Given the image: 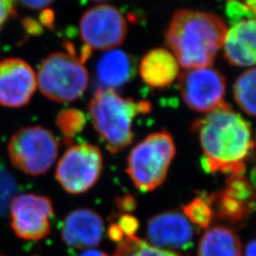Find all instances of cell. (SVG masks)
<instances>
[{
  "instance_id": "4",
  "label": "cell",
  "mask_w": 256,
  "mask_h": 256,
  "mask_svg": "<svg viewBox=\"0 0 256 256\" xmlns=\"http://www.w3.org/2000/svg\"><path fill=\"white\" fill-rule=\"evenodd\" d=\"M174 156L176 146L170 133L150 134L128 156V176L140 191H153L164 182Z\"/></svg>"
},
{
  "instance_id": "5",
  "label": "cell",
  "mask_w": 256,
  "mask_h": 256,
  "mask_svg": "<svg viewBox=\"0 0 256 256\" xmlns=\"http://www.w3.org/2000/svg\"><path fill=\"white\" fill-rule=\"evenodd\" d=\"M37 86L52 101L70 102L79 99L88 88V74L81 59L72 52H54L38 68Z\"/></svg>"
},
{
  "instance_id": "6",
  "label": "cell",
  "mask_w": 256,
  "mask_h": 256,
  "mask_svg": "<svg viewBox=\"0 0 256 256\" xmlns=\"http://www.w3.org/2000/svg\"><path fill=\"white\" fill-rule=\"evenodd\" d=\"M59 149L60 144L54 134L40 126L20 128L7 146L14 167L32 176L46 174L54 164Z\"/></svg>"
},
{
  "instance_id": "27",
  "label": "cell",
  "mask_w": 256,
  "mask_h": 256,
  "mask_svg": "<svg viewBox=\"0 0 256 256\" xmlns=\"http://www.w3.org/2000/svg\"><path fill=\"white\" fill-rule=\"evenodd\" d=\"M18 1L19 3L30 10H41L44 9L54 3L55 0H16Z\"/></svg>"
},
{
  "instance_id": "30",
  "label": "cell",
  "mask_w": 256,
  "mask_h": 256,
  "mask_svg": "<svg viewBox=\"0 0 256 256\" xmlns=\"http://www.w3.org/2000/svg\"><path fill=\"white\" fill-rule=\"evenodd\" d=\"M80 256H108L106 254L98 250H86Z\"/></svg>"
},
{
  "instance_id": "20",
  "label": "cell",
  "mask_w": 256,
  "mask_h": 256,
  "mask_svg": "<svg viewBox=\"0 0 256 256\" xmlns=\"http://www.w3.org/2000/svg\"><path fill=\"white\" fill-rule=\"evenodd\" d=\"M113 256H187L178 252L164 250L148 244L146 241L137 238H126L120 242Z\"/></svg>"
},
{
  "instance_id": "26",
  "label": "cell",
  "mask_w": 256,
  "mask_h": 256,
  "mask_svg": "<svg viewBox=\"0 0 256 256\" xmlns=\"http://www.w3.org/2000/svg\"><path fill=\"white\" fill-rule=\"evenodd\" d=\"M16 0H0V30L10 18L16 16Z\"/></svg>"
},
{
  "instance_id": "14",
  "label": "cell",
  "mask_w": 256,
  "mask_h": 256,
  "mask_svg": "<svg viewBox=\"0 0 256 256\" xmlns=\"http://www.w3.org/2000/svg\"><path fill=\"white\" fill-rule=\"evenodd\" d=\"M104 232V221L98 212L90 209H78L66 216L61 236L68 247L86 250L98 246Z\"/></svg>"
},
{
  "instance_id": "25",
  "label": "cell",
  "mask_w": 256,
  "mask_h": 256,
  "mask_svg": "<svg viewBox=\"0 0 256 256\" xmlns=\"http://www.w3.org/2000/svg\"><path fill=\"white\" fill-rule=\"evenodd\" d=\"M116 223L118 224V226L126 238L135 236L140 227V223L137 218L128 214L118 216Z\"/></svg>"
},
{
  "instance_id": "11",
  "label": "cell",
  "mask_w": 256,
  "mask_h": 256,
  "mask_svg": "<svg viewBox=\"0 0 256 256\" xmlns=\"http://www.w3.org/2000/svg\"><path fill=\"white\" fill-rule=\"evenodd\" d=\"M206 198L214 216L230 223L243 222L256 209L254 187L244 176H230L224 189Z\"/></svg>"
},
{
  "instance_id": "10",
  "label": "cell",
  "mask_w": 256,
  "mask_h": 256,
  "mask_svg": "<svg viewBox=\"0 0 256 256\" xmlns=\"http://www.w3.org/2000/svg\"><path fill=\"white\" fill-rule=\"evenodd\" d=\"M180 92L183 101L198 112H209L223 102L226 79L214 68H189L180 75Z\"/></svg>"
},
{
  "instance_id": "21",
  "label": "cell",
  "mask_w": 256,
  "mask_h": 256,
  "mask_svg": "<svg viewBox=\"0 0 256 256\" xmlns=\"http://www.w3.org/2000/svg\"><path fill=\"white\" fill-rule=\"evenodd\" d=\"M86 122L84 114L75 108L62 110L56 118L57 128L61 131L66 144H72L74 138L82 132Z\"/></svg>"
},
{
  "instance_id": "32",
  "label": "cell",
  "mask_w": 256,
  "mask_h": 256,
  "mask_svg": "<svg viewBox=\"0 0 256 256\" xmlns=\"http://www.w3.org/2000/svg\"><path fill=\"white\" fill-rule=\"evenodd\" d=\"M244 3L247 6L248 9L250 10L256 16V0H244Z\"/></svg>"
},
{
  "instance_id": "31",
  "label": "cell",
  "mask_w": 256,
  "mask_h": 256,
  "mask_svg": "<svg viewBox=\"0 0 256 256\" xmlns=\"http://www.w3.org/2000/svg\"><path fill=\"white\" fill-rule=\"evenodd\" d=\"M256 240L252 239L248 244L246 248V256H256Z\"/></svg>"
},
{
  "instance_id": "24",
  "label": "cell",
  "mask_w": 256,
  "mask_h": 256,
  "mask_svg": "<svg viewBox=\"0 0 256 256\" xmlns=\"http://www.w3.org/2000/svg\"><path fill=\"white\" fill-rule=\"evenodd\" d=\"M226 10L232 25L242 20L254 18V14L241 0H227Z\"/></svg>"
},
{
  "instance_id": "16",
  "label": "cell",
  "mask_w": 256,
  "mask_h": 256,
  "mask_svg": "<svg viewBox=\"0 0 256 256\" xmlns=\"http://www.w3.org/2000/svg\"><path fill=\"white\" fill-rule=\"evenodd\" d=\"M178 72L180 64L174 54L162 48L148 52L140 64L142 81L154 88H164L170 86Z\"/></svg>"
},
{
  "instance_id": "17",
  "label": "cell",
  "mask_w": 256,
  "mask_h": 256,
  "mask_svg": "<svg viewBox=\"0 0 256 256\" xmlns=\"http://www.w3.org/2000/svg\"><path fill=\"white\" fill-rule=\"evenodd\" d=\"M136 72L132 56L120 50H110L97 63L96 74L102 88L114 90L130 81Z\"/></svg>"
},
{
  "instance_id": "22",
  "label": "cell",
  "mask_w": 256,
  "mask_h": 256,
  "mask_svg": "<svg viewBox=\"0 0 256 256\" xmlns=\"http://www.w3.org/2000/svg\"><path fill=\"white\" fill-rule=\"evenodd\" d=\"M183 214L191 223L202 229L208 228L214 218L210 202L205 194L186 204L183 207Z\"/></svg>"
},
{
  "instance_id": "18",
  "label": "cell",
  "mask_w": 256,
  "mask_h": 256,
  "mask_svg": "<svg viewBox=\"0 0 256 256\" xmlns=\"http://www.w3.org/2000/svg\"><path fill=\"white\" fill-rule=\"evenodd\" d=\"M242 246L238 236L224 226H214L202 236L198 256H242Z\"/></svg>"
},
{
  "instance_id": "19",
  "label": "cell",
  "mask_w": 256,
  "mask_h": 256,
  "mask_svg": "<svg viewBox=\"0 0 256 256\" xmlns=\"http://www.w3.org/2000/svg\"><path fill=\"white\" fill-rule=\"evenodd\" d=\"M256 68L241 74L234 86V97L238 106L250 117L256 116Z\"/></svg>"
},
{
  "instance_id": "2",
  "label": "cell",
  "mask_w": 256,
  "mask_h": 256,
  "mask_svg": "<svg viewBox=\"0 0 256 256\" xmlns=\"http://www.w3.org/2000/svg\"><path fill=\"white\" fill-rule=\"evenodd\" d=\"M227 30L224 20L214 14L178 10L165 38L178 64L189 70L210 66L224 45Z\"/></svg>"
},
{
  "instance_id": "12",
  "label": "cell",
  "mask_w": 256,
  "mask_h": 256,
  "mask_svg": "<svg viewBox=\"0 0 256 256\" xmlns=\"http://www.w3.org/2000/svg\"><path fill=\"white\" fill-rule=\"evenodd\" d=\"M36 88V75L26 61L8 58L0 62L1 106L20 108L30 102Z\"/></svg>"
},
{
  "instance_id": "3",
  "label": "cell",
  "mask_w": 256,
  "mask_h": 256,
  "mask_svg": "<svg viewBox=\"0 0 256 256\" xmlns=\"http://www.w3.org/2000/svg\"><path fill=\"white\" fill-rule=\"evenodd\" d=\"M94 128L110 153H118L134 138L133 120L140 114L151 111L147 101L122 98L114 90L100 88L88 106Z\"/></svg>"
},
{
  "instance_id": "7",
  "label": "cell",
  "mask_w": 256,
  "mask_h": 256,
  "mask_svg": "<svg viewBox=\"0 0 256 256\" xmlns=\"http://www.w3.org/2000/svg\"><path fill=\"white\" fill-rule=\"evenodd\" d=\"M104 168L101 150L93 144L72 146L60 158L55 176L66 192L79 194L97 183Z\"/></svg>"
},
{
  "instance_id": "33",
  "label": "cell",
  "mask_w": 256,
  "mask_h": 256,
  "mask_svg": "<svg viewBox=\"0 0 256 256\" xmlns=\"http://www.w3.org/2000/svg\"><path fill=\"white\" fill-rule=\"evenodd\" d=\"M92 1H94V2H102V1H108V0H92Z\"/></svg>"
},
{
  "instance_id": "15",
  "label": "cell",
  "mask_w": 256,
  "mask_h": 256,
  "mask_svg": "<svg viewBox=\"0 0 256 256\" xmlns=\"http://www.w3.org/2000/svg\"><path fill=\"white\" fill-rule=\"evenodd\" d=\"M256 19L242 20L227 30L224 55L229 64L236 66L256 64Z\"/></svg>"
},
{
  "instance_id": "23",
  "label": "cell",
  "mask_w": 256,
  "mask_h": 256,
  "mask_svg": "<svg viewBox=\"0 0 256 256\" xmlns=\"http://www.w3.org/2000/svg\"><path fill=\"white\" fill-rule=\"evenodd\" d=\"M16 189V182L14 174L0 160V218L8 214L10 204Z\"/></svg>"
},
{
  "instance_id": "1",
  "label": "cell",
  "mask_w": 256,
  "mask_h": 256,
  "mask_svg": "<svg viewBox=\"0 0 256 256\" xmlns=\"http://www.w3.org/2000/svg\"><path fill=\"white\" fill-rule=\"evenodd\" d=\"M203 150L202 167L210 173L243 176L245 160L254 148L250 122L222 102L194 122Z\"/></svg>"
},
{
  "instance_id": "9",
  "label": "cell",
  "mask_w": 256,
  "mask_h": 256,
  "mask_svg": "<svg viewBox=\"0 0 256 256\" xmlns=\"http://www.w3.org/2000/svg\"><path fill=\"white\" fill-rule=\"evenodd\" d=\"M8 212L10 227L18 238L37 241L50 234L54 208L46 196L23 194L14 196Z\"/></svg>"
},
{
  "instance_id": "13",
  "label": "cell",
  "mask_w": 256,
  "mask_h": 256,
  "mask_svg": "<svg viewBox=\"0 0 256 256\" xmlns=\"http://www.w3.org/2000/svg\"><path fill=\"white\" fill-rule=\"evenodd\" d=\"M192 223L182 212L168 210L148 220L147 238L154 247L169 250H187L194 243Z\"/></svg>"
},
{
  "instance_id": "28",
  "label": "cell",
  "mask_w": 256,
  "mask_h": 256,
  "mask_svg": "<svg viewBox=\"0 0 256 256\" xmlns=\"http://www.w3.org/2000/svg\"><path fill=\"white\" fill-rule=\"evenodd\" d=\"M118 204V208L120 210H124V212H132L135 210L136 208V200L130 196V194H126L122 198H120L119 200L117 202Z\"/></svg>"
},
{
  "instance_id": "29",
  "label": "cell",
  "mask_w": 256,
  "mask_h": 256,
  "mask_svg": "<svg viewBox=\"0 0 256 256\" xmlns=\"http://www.w3.org/2000/svg\"><path fill=\"white\" fill-rule=\"evenodd\" d=\"M108 234L110 239L114 242H120L124 240V234L116 222L110 224Z\"/></svg>"
},
{
  "instance_id": "8",
  "label": "cell",
  "mask_w": 256,
  "mask_h": 256,
  "mask_svg": "<svg viewBox=\"0 0 256 256\" xmlns=\"http://www.w3.org/2000/svg\"><path fill=\"white\" fill-rule=\"evenodd\" d=\"M80 34L86 46L110 50L120 46L128 34L124 16L116 7L99 4L88 10L80 19Z\"/></svg>"
}]
</instances>
